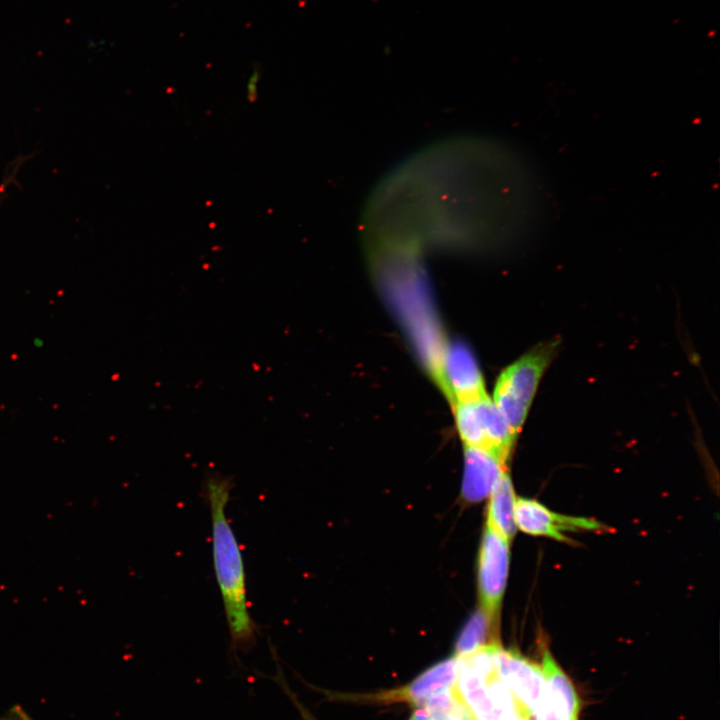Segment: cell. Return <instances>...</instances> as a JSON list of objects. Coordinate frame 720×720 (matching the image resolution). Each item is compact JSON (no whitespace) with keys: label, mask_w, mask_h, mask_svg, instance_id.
<instances>
[{"label":"cell","mask_w":720,"mask_h":720,"mask_svg":"<svg viewBox=\"0 0 720 720\" xmlns=\"http://www.w3.org/2000/svg\"><path fill=\"white\" fill-rule=\"evenodd\" d=\"M233 487L231 478L210 473L205 480L212 531V556L217 585L233 652H247L256 645L258 629L247 600L242 552L227 516Z\"/></svg>","instance_id":"6da1fadb"},{"label":"cell","mask_w":720,"mask_h":720,"mask_svg":"<svg viewBox=\"0 0 720 720\" xmlns=\"http://www.w3.org/2000/svg\"><path fill=\"white\" fill-rule=\"evenodd\" d=\"M500 643L459 659L458 690L478 720L531 718L501 677L497 665Z\"/></svg>","instance_id":"7a4b0ae2"},{"label":"cell","mask_w":720,"mask_h":720,"mask_svg":"<svg viewBox=\"0 0 720 720\" xmlns=\"http://www.w3.org/2000/svg\"><path fill=\"white\" fill-rule=\"evenodd\" d=\"M558 345L557 340L536 345L506 367L496 380L492 401L517 437Z\"/></svg>","instance_id":"3957f363"},{"label":"cell","mask_w":720,"mask_h":720,"mask_svg":"<svg viewBox=\"0 0 720 720\" xmlns=\"http://www.w3.org/2000/svg\"><path fill=\"white\" fill-rule=\"evenodd\" d=\"M456 429L464 446L490 452L506 464L517 436L505 418L486 395L452 406Z\"/></svg>","instance_id":"277c9868"},{"label":"cell","mask_w":720,"mask_h":720,"mask_svg":"<svg viewBox=\"0 0 720 720\" xmlns=\"http://www.w3.org/2000/svg\"><path fill=\"white\" fill-rule=\"evenodd\" d=\"M459 659L455 656L442 660L426 669L409 683L388 690L368 694H340L324 691L335 700L369 704L407 703L422 708L433 696L458 686Z\"/></svg>","instance_id":"5b68a950"},{"label":"cell","mask_w":720,"mask_h":720,"mask_svg":"<svg viewBox=\"0 0 720 720\" xmlns=\"http://www.w3.org/2000/svg\"><path fill=\"white\" fill-rule=\"evenodd\" d=\"M509 547L510 542L486 522L479 552L478 586L481 608L494 619L506 587Z\"/></svg>","instance_id":"8992f818"},{"label":"cell","mask_w":720,"mask_h":720,"mask_svg":"<svg viewBox=\"0 0 720 720\" xmlns=\"http://www.w3.org/2000/svg\"><path fill=\"white\" fill-rule=\"evenodd\" d=\"M439 389L451 406L488 395L476 358L466 344L447 341L442 356Z\"/></svg>","instance_id":"52a82bcc"},{"label":"cell","mask_w":720,"mask_h":720,"mask_svg":"<svg viewBox=\"0 0 720 720\" xmlns=\"http://www.w3.org/2000/svg\"><path fill=\"white\" fill-rule=\"evenodd\" d=\"M540 664L545 682L531 713L533 720H579L581 702L570 677L549 650L543 651Z\"/></svg>","instance_id":"ba28073f"},{"label":"cell","mask_w":720,"mask_h":720,"mask_svg":"<svg viewBox=\"0 0 720 720\" xmlns=\"http://www.w3.org/2000/svg\"><path fill=\"white\" fill-rule=\"evenodd\" d=\"M516 527L533 536L549 537L568 542L567 532L600 531L606 527L598 521L556 513L537 500L516 497L514 506Z\"/></svg>","instance_id":"9c48e42d"},{"label":"cell","mask_w":720,"mask_h":720,"mask_svg":"<svg viewBox=\"0 0 720 720\" xmlns=\"http://www.w3.org/2000/svg\"><path fill=\"white\" fill-rule=\"evenodd\" d=\"M505 471L506 464L490 452L464 446V499L479 502L488 497Z\"/></svg>","instance_id":"30bf717a"},{"label":"cell","mask_w":720,"mask_h":720,"mask_svg":"<svg viewBox=\"0 0 720 720\" xmlns=\"http://www.w3.org/2000/svg\"><path fill=\"white\" fill-rule=\"evenodd\" d=\"M487 523L510 543L516 533L514 506L516 495L506 470L489 495Z\"/></svg>","instance_id":"8fae6325"},{"label":"cell","mask_w":720,"mask_h":720,"mask_svg":"<svg viewBox=\"0 0 720 720\" xmlns=\"http://www.w3.org/2000/svg\"><path fill=\"white\" fill-rule=\"evenodd\" d=\"M495 621L496 619L489 616L482 608L477 610L459 634L454 656L463 658L498 642L492 634Z\"/></svg>","instance_id":"7c38bea8"},{"label":"cell","mask_w":720,"mask_h":720,"mask_svg":"<svg viewBox=\"0 0 720 720\" xmlns=\"http://www.w3.org/2000/svg\"><path fill=\"white\" fill-rule=\"evenodd\" d=\"M432 720H473L471 710L464 702L458 686L430 698L422 707Z\"/></svg>","instance_id":"4fadbf2b"},{"label":"cell","mask_w":720,"mask_h":720,"mask_svg":"<svg viewBox=\"0 0 720 720\" xmlns=\"http://www.w3.org/2000/svg\"><path fill=\"white\" fill-rule=\"evenodd\" d=\"M273 658L275 660L276 664V674L271 677V679L278 684L280 688L284 691V693L287 695V697L291 700L293 705L296 707V709L299 711V714L301 715L303 720H317L316 717L310 712V710L299 700L297 695L291 690L289 684L286 681V678L283 674V671L279 665V662L276 657V653L273 650Z\"/></svg>","instance_id":"5bb4252c"},{"label":"cell","mask_w":720,"mask_h":720,"mask_svg":"<svg viewBox=\"0 0 720 720\" xmlns=\"http://www.w3.org/2000/svg\"><path fill=\"white\" fill-rule=\"evenodd\" d=\"M0 720H35L21 705L15 704L10 707Z\"/></svg>","instance_id":"9a60e30c"},{"label":"cell","mask_w":720,"mask_h":720,"mask_svg":"<svg viewBox=\"0 0 720 720\" xmlns=\"http://www.w3.org/2000/svg\"><path fill=\"white\" fill-rule=\"evenodd\" d=\"M408 720H432L424 708H416Z\"/></svg>","instance_id":"2e32d148"},{"label":"cell","mask_w":720,"mask_h":720,"mask_svg":"<svg viewBox=\"0 0 720 720\" xmlns=\"http://www.w3.org/2000/svg\"><path fill=\"white\" fill-rule=\"evenodd\" d=\"M473 720H478V719L474 718Z\"/></svg>","instance_id":"e0dca14e"}]
</instances>
